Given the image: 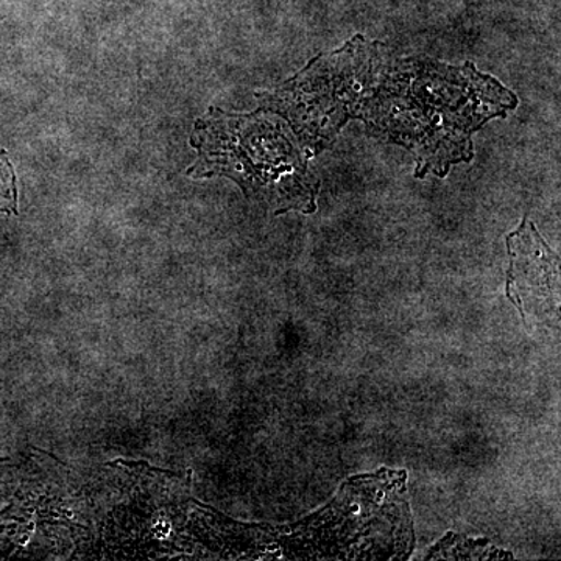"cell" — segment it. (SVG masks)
I'll list each match as a JSON object with an SVG mask.
<instances>
[{
  "label": "cell",
  "mask_w": 561,
  "mask_h": 561,
  "mask_svg": "<svg viewBox=\"0 0 561 561\" xmlns=\"http://www.w3.org/2000/svg\"><path fill=\"white\" fill-rule=\"evenodd\" d=\"M511 267L507 272L505 295L527 316H559L560 272L559 254L542 241L529 219L507 238Z\"/></svg>",
  "instance_id": "6da1fadb"
}]
</instances>
